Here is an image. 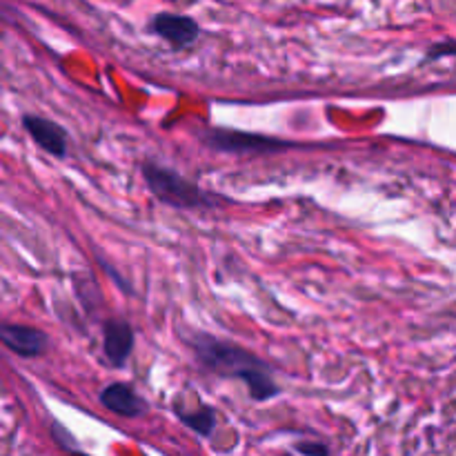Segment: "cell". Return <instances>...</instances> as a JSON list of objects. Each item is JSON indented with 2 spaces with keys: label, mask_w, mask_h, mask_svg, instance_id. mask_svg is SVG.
Listing matches in <instances>:
<instances>
[{
  "label": "cell",
  "mask_w": 456,
  "mask_h": 456,
  "mask_svg": "<svg viewBox=\"0 0 456 456\" xmlns=\"http://www.w3.org/2000/svg\"><path fill=\"white\" fill-rule=\"evenodd\" d=\"M69 456H89V454H83V452H78V450H71Z\"/></svg>",
  "instance_id": "4fadbf2b"
},
{
  "label": "cell",
  "mask_w": 456,
  "mask_h": 456,
  "mask_svg": "<svg viewBox=\"0 0 456 456\" xmlns=\"http://www.w3.org/2000/svg\"><path fill=\"white\" fill-rule=\"evenodd\" d=\"M101 267H102V270L107 272V274L111 276V279H114V283L118 285V288L123 289V292H129V294H132V288H129V285H127V281H125L123 276H120V274H116V272H114V267H111L110 263H107V261H102V258H101Z\"/></svg>",
  "instance_id": "7c38bea8"
},
{
  "label": "cell",
  "mask_w": 456,
  "mask_h": 456,
  "mask_svg": "<svg viewBox=\"0 0 456 456\" xmlns=\"http://www.w3.org/2000/svg\"><path fill=\"white\" fill-rule=\"evenodd\" d=\"M297 452L303 456H330V448L321 441H303L297 444Z\"/></svg>",
  "instance_id": "8fae6325"
},
{
  "label": "cell",
  "mask_w": 456,
  "mask_h": 456,
  "mask_svg": "<svg viewBox=\"0 0 456 456\" xmlns=\"http://www.w3.org/2000/svg\"><path fill=\"white\" fill-rule=\"evenodd\" d=\"M200 141L212 147L214 151H221V154H274V151L297 147L294 142L283 141V138L225 127L205 129V132H200Z\"/></svg>",
  "instance_id": "3957f363"
},
{
  "label": "cell",
  "mask_w": 456,
  "mask_h": 456,
  "mask_svg": "<svg viewBox=\"0 0 456 456\" xmlns=\"http://www.w3.org/2000/svg\"><path fill=\"white\" fill-rule=\"evenodd\" d=\"M134 328L125 319H107L102 325V354L111 368L120 370L127 365L134 352Z\"/></svg>",
  "instance_id": "52a82bcc"
},
{
  "label": "cell",
  "mask_w": 456,
  "mask_h": 456,
  "mask_svg": "<svg viewBox=\"0 0 456 456\" xmlns=\"http://www.w3.org/2000/svg\"><path fill=\"white\" fill-rule=\"evenodd\" d=\"M0 341L7 347L12 354L20 356V359H36L43 356L49 350V337L43 330L34 328V325L22 323H3L0 325Z\"/></svg>",
  "instance_id": "8992f818"
},
{
  "label": "cell",
  "mask_w": 456,
  "mask_h": 456,
  "mask_svg": "<svg viewBox=\"0 0 456 456\" xmlns=\"http://www.w3.org/2000/svg\"><path fill=\"white\" fill-rule=\"evenodd\" d=\"M22 129L29 134L31 141L40 147L43 151H47L49 156H56V159H65L67 151H69V136H67V129L62 125H58L56 120L45 118L38 114H22Z\"/></svg>",
  "instance_id": "5b68a950"
},
{
  "label": "cell",
  "mask_w": 456,
  "mask_h": 456,
  "mask_svg": "<svg viewBox=\"0 0 456 456\" xmlns=\"http://www.w3.org/2000/svg\"><path fill=\"white\" fill-rule=\"evenodd\" d=\"M190 346L194 350V356L205 370L223 379H236L243 381L249 392V399L256 403L281 396V386L272 377V368L263 359H258L254 352L236 346L232 341L212 337L208 332L191 334Z\"/></svg>",
  "instance_id": "6da1fadb"
},
{
  "label": "cell",
  "mask_w": 456,
  "mask_h": 456,
  "mask_svg": "<svg viewBox=\"0 0 456 456\" xmlns=\"http://www.w3.org/2000/svg\"><path fill=\"white\" fill-rule=\"evenodd\" d=\"M147 29H150V34L163 38L176 52L178 49H190L200 38V25L191 16H185V13H154L147 22Z\"/></svg>",
  "instance_id": "277c9868"
},
{
  "label": "cell",
  "mask_w": 456,
  "mask_h": 456,
  "mask_svg": "<svg viewBox=\"0 0 456 456\" xmlns=\"http://www.w3.org/2000/svg\"><path fill=\"white\" fill-rule=\"evenodd\" d=\"M454 56H456L454 40H441V43H435L432 47H428L426 56H423L421 62H436V61H444V58H454Z\"/></svg>",
  "instance_id": "30bf717a"
},
{
  "label": "cell",
  "mask_w": 456,
  "mask_h": 456,
  "mask_svg": "<svg viewBox=\"0 0 456 456\" xmlns=\"http://www.w3.org/2000/svg\"><path fill=\"white\" fill-rule=\"evenodd\" d=\"M142 181L156 200L174 209H203L216 205V196L205 191L199 183L190 181L178 169L167 167L156 160H145L141 165Z\"/></svg>",
  "instance_id": "7a4b0ae2"
},
{
  "label": "cell",
  "mask_w": 456,
  "mask_h": 456,
  "mask_svg": "<svg viewBox=\"0 0 456 456\" xmlns=\"http://www.w3.org/2000/svg\"><path fill=\"white\" fill-rule=\"evenodd\" d=\"M176 417L181 419V423L185 428H190L191 432L200 436H209L216 428V412H214L209 405H199L196 410H183L176 405Z\"/></svg>",
  "instance_id": "9c48e42d"
},
{
  "label": "cell",
  "mask_w": 456,
  "mask_h": 456,
  "mask_svg": "<svg viewBox=\"0 0 456 456\" xmlns=\"http://www.w3.org/2000/svg\"><path fill=\"white\" fill-rule=\"evenodd\" d=\"M98 401H101L102 408H107L110 412L125 419H136L147 410L145 401L134 392V387L129 383L123 381L110 383V386L102 387L101 395H98Z\"/></svg>",
  "instance_id": "ba28073f"
}]
</instances>
